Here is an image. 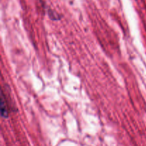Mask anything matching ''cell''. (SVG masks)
I'll return each mask as SVG.
<instances>
[{
	"label": "cell",
	"mask_w": 146,
	"mask_h": 146,
	"mask_svg": "<svg viewBox=\"0 0 146 146\" xmlns=\"http://www.w3.org/2000/svg\"><path fill=\"white\" fill-rule=\"evenodd\" d=\"M1 113L3 118H8V111H7V101H6V97L4 95L3 91H1Z\"/></svg>",
	"instance_id": "1"
}]
</instances>
